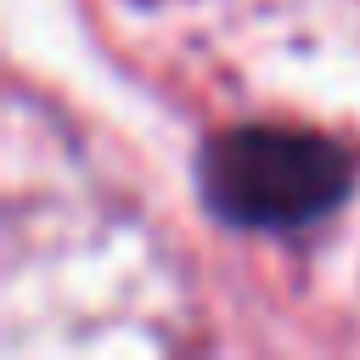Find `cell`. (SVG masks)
<instances>
[{
  "mask_svg": "<svg viewBox=\"0 0 360 360\" xmlns=\"http://www.w3.org/2000/svg\"><path fill=\"white\" fill-rule=\"evenodd\" d=\"M354 152L304 124H225L191 152V191L231 236H309L354 202Z\"/></svg>",
  "mask_w": 360,
  "mask_h": 360,
  "instance_id": "cell-1",
  "label": "cell"
}]
</instances>
